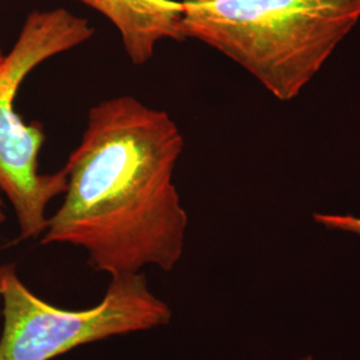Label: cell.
<instances>
[{"label": "cell", "instance_id": "cell-4", "mask_svg": "<svg viewBox=\"0 0 360 360\" xmlns=\"http://www.w3.org/2000/svg\"><path fill=\"white\" fill-rule=\"evenodd\" d=\"M0 360H53L86 345L165 327L172 319L143 272L112 276L96 306L67 309L34 294L13 263L0 264Z\"/></svg>", "mask_w": 360, "mask_h": 360}, {"label": "cell", "instance_id": "cell-5", "mask_svg": "<svg viewBox=\"0 0 360 360\" xmlns=\"http://www.w3.org/2000/svg\"><path fill=\"white\" fill-rule=\"evenodd\" d=\"M104 15L117 28L124 51L136 65L154 56L166 39L184 40L181 3L174 0H75Z\"/></svg>", "mask_w": 360, "mask_h": 360}, {"label": "cell", "instance_id": "cell-6", "mask_svg": "<svg viewBox=\"0 0 360 360\" xmlns=\"http://www.w3.org/2000/svg\"><path fill=\"white\" fill-rule=\"evenodd\" d=\"M315 219L318 223H322L326 227L360 235V218L351 215H315Z\"/></svg>", "mask_w": 360, "mask_h": 360}, {"label": "cell", "instance_id": "cell-9", "mask_svg": "<svg viewBox=\"0 0 360 360\" xmlns=\"http://www.w3.org/2000/svg\"><path fill=\"white\" fill-rule=\"evenodd\" d=\"M303 360H312V358H311V356H309V358H306V359H303Z\"/></svg>", "mask_w": 360, "mask_h": 360}, {"label": "cell", "instance_id": "cell-7", "mask_svg": "<svg viewBox=\"0 0 360 360\" xmlns=\"http://www.w3.org/2000/svg\"><path fill=\"white\" fill-rule=\"evenodd\" d=\"M6 221V214L3 211V202H1V198H0V226Z\"/></svg>", "mask_w": 360, "mask_h": 360}, {"label": "cell", "instance_id": "cell-1", "mask_svg": "<svg viewBox=\"0 0 360 360\" xmlns=\"http://www.w3.org/2000/svg\"><path fill=\"white\" fill-rule=\"evenodd\" d=\"M183 148L166 111L129 95L95 104L63 168V203L40 245L79 247L92 270L111 278L148 266L174 270L188 226L174 183Z\"/></svg>", "mask_w": 360, "mask_h": 360}, {"label": "cell", "instance_id": "cell-3", "mask_svg": "<svg viewBox=\"0 0 360 360\" xmlns=\"http://www.w3.org/2000/svg\"><path fill=\"white\" fill-rule=\"evenodd\" d=\"M94 28L86 19L63 8L27 16L13 49L0 63V191L11 203L22 239L41 236L47 229V207L65 193V169L39 171L44 143L43 126L26 123L15 108L20 86L38 65L86 43Z\"/></svg>", "mask_w": 360, "mask_h": 360}, {"label": "cell", "instance_id": "cell-8", "mask_svg": "<svg viewBox=\"0 0 360 360\" xmlns=\"http://www.w3.org/2000/svg\"><path fill=\"white\" fill-rule=\"evenodd\" d=\"M4 55H6V53L3 52V50H1V47H0V63L3 62V59H4Z\"/></svg>", "mask_w": 360, "mask_h": 360}, {"label": "cell", "instance_id": "cell-2", "mask_svg": "<svg viewBox=\"0 0 360 360\" xmlns=\"http://www.w3.org/2000/svg\"><path fill=\"white\" fill-rule=\"evenodd\" d=\"M181 32L296 98L360 19V0H181Z\"/></svg>", "mask_w": 360, "mask_h": 360}]
</instances>
